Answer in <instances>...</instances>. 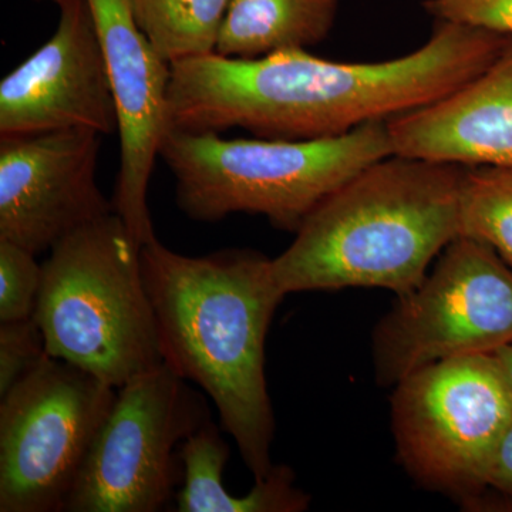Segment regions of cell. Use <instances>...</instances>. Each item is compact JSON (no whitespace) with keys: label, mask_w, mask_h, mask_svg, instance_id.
Here are the masks:
<instances>
[{"label":"cell","mask_w":512,"mask_h":512,"mask_svg":"<svg viewBox=\"0 0 512 512\" xmlns=\"http://www.w3.org/2000/svg\"><path fill=\"white\" fill-rule=\"evenodd\" d=\"M52 37L0 82V137L117 131L113 89L87 0L59 6Z\"/></svg>","instance_id":"8fae6325"},{"label":"cell","mask_w":512,"mask_h":512,"mask_svg":"<svg viewBox=\"0 0 512 512\" xmlns=\"http://www.w3.org/2000/svg\"><path fill=\"white\" fill-rule=\"evenodd\" d=\"M377 326V379L397 384L440 360L493 355L512 342V268L484 242L457 237L431 274Z\"/></svg>","instance_id":"ba28073f"},{"label":"cell","mask_w":512,"mask_h":512,"mask_svg":"<svg viewBox=\"0 0 512 512\" xmlns=\"http://www.w3.org/2000/svg\"><path fill=\"white\" fill-rule=\"evenodd\" d=\"M487 485L512 503V423L495 450Z\"/></svg>","instance_id":"44dd1931"},{"label":"cell","mask_w":512,"mask_h":512,"mask_svg":"<svg viewBox=\"0 0 512 512\" xmlns=\"http://www.w3.org/2000/svg\"><path fill=\"white\" fill-rule=\"evenodd\" d=\"M117 389L46 355L0 402V512H62Z\"/></svg>","instance_id":"52a82bcc"},{"label":"cell","mask_w":512,"mask_h":512,"mask_svg":"<svg viewBox=\"0 0 512 512\" xmlns=\"http://www.w3.org/2000/svg\"><path fill=\"white\" fill-rule=\"evenodd\" d=\"M46 355L45 336L35 316L0 322V397Z\"/></svg>","instance_id":"d6986e66"},{"label":"cell","mask_w":512,"mask_h":512,"mask_svg":"<svg viewBox=\"0 0 512 512\" xmlns=\"http://www.w3.org/2000/svg\"><path fill=\"white\" fill-rule=\"evenodd\" d=\"M221 430L208 420L181 444L183 485L175 494V511L299 512L308 508L311 497L295 487V474L286 466L272 467L248 494L228 493L222 477L229 446Z\"/></svg>","instance_id":"5bb4252c"},{"label":"cell","mask_w":512,"mask_h":512,"mask_svg":"<svg viewBox=\"0 0 512 512\" xmlns=\"http://www.w3.org/2000/svg\"><path fill=\"white\" fill-rule=\"evenodd\" d=\"M466 167L392 156L353 175L306 217L272 259L284 295L366 286L403 296L460 237Z\"/></svg>","instance_id":"3957f363"},{"label":"cell","mask_w":512,"mask_h":512,"mask_svg":"<svg viewBox=\"0 0 512 512\" xmlns=\"http://www.w3.org/2000/svg\"><path fill=\"white\" fill-rule=\"evenodd\" d=\"M508 39L436 22L423 46L384 62H333L306 50L192 57L171 64L168 128H242L268 140L342 136L443 99L483 73Z\"/></svg>","instance_id":"6da1fadb"},{"label":"cell","mask_w":512,"mask_h":512,"mask_svg":"<svg viewBox=\"0 0 512 512\" xmlns=\"http://www.w3.org/2000/svg\"><path fill=\"white\" fill-rule=\"evenodd\" d=\"M140 259L165 365L211 397L222 431L255 481L262 480L274 467L275 433L265 342L286 296L275 284L272 259L237 248L188 256L157 237L141 245Z\"/></svg>","instance_id":"7a4b0ae2"},{"label":"cell","mask_w":512,"mask_h":512,"mask_svg":"<svg viewBox=\"0 0 512 512\" xmlns=\"http://www.w3.org/2000/svg\"><path fill=\"white\" fill-rule=\"evenodd\" d=\"M211 420L202 394L170 366L148 370L117 389L67 512H158L183 481L178 444Z\"/></svg>","instance_id":"9c48e42d"},{"label":"cell","mask_w":512,"mask_h":512,"mask_svg":"<svg viewBox=\"0 0 512 512\" xmlns=\"http://www.w3.org/2000/svg\"><path fill=\"white\" fill-rule=\"evenodd\" d=\"M392 154L386 121L318 140L168 130L160 148L175 202L191 220L254 214L291 232L340 185Z\"/></svg>","instance_id":"277c9868"},{"label":"cell","mask_w":512,"mask_h":512,"mask_svg":"<svg viewBox=\"0 0 512 512\" xmlns=\"http://www.w3.org/2000/svg\"><path fill=\"white\" fill-rule=\"evenodd\" d=\"M511 423L512 394L494 355L440 360L396 384L399 456L412 476L434 490L480 497Z\"/></svg>","instance_id":"8992f818"},{"label":"cell","mask_w":512,"mask_h":512,"mask_svg":"<svg viewBox=\"0 0 512 512\" xmlns=\"http://www.w3.org/2000/svg\"><path fill=\"white\" fill-rule=\"evenodd\" d=\"M436 22L512 37V0H421Z\"/></svg>","instance_id":"ffe728a7"},{"label":"cell","mask_w":512,"mask_h":512,"mask_svg":"<svg viewBox=\"0 0 512 512\" xmlns=\"http://www.w3.org/2000/svg\"><path fill=\"white\" fill-rule=\"evenodd\" d=\"M101 134L0 137V239L35 255L113 214L97 183Z\"/></svg>","instance_id":"30bf717a"},{"label":"cell","mask_w":512,"mask_h":512,"mask_svg":"<svg viewBox=\"0 0 512 512\" xmlns=\"http://www.w3.org/2000/svg\"><path fill=\"white\" fill-rule=\"evenodd\" d=\"M386 126L394 156L512 167V37L483 73Z\"/></svg>","instance_id":"4fadbf2b"},{"label":"cell","mask_w":512,"mask_h":512,"mask_svg":"<svg viewBox=\"0 0 512 512\" xmlns=\"http://www.w3.org/2000/svg\"><path fill=\"white\" fill-rule=\"evenodd\" d=\"M231 0H131L134 18L168 64L217 49Z\"/></svg>","instance_id":"2e32d148"},{"label":"cell","mask_w":512,"mask_h":512,"mask_svg":"<svg viewBox=\"0 0 512 512\" xmlns=\"http://www.w3.org/2000/svg\"><path fill=\"white\" fill-rule=\"evenodd\" d=\"M460 237L484 242L512 268V167H466L460 195Z\"/></svg>","instance_id":"e0dca14e"},{"label":"cell","mask_w":512,"mask_h":512,"mask_svg":"<svg viewBox=\"0 0 512 512\" xmlns=\"http://www.w3.org/2000/svg\"><path fill=\"white\" fill-rule=\"evenodd\" d=\"M140 251L113 212L57 242L42 264L35 318L47 355L114 389L164 363Z\"/></svg>","instance_id":"5b68a950"},{"label":"cell","mask_w":512,"mask_h":512,"mask_svg":"<svg viewBox=\"0 0 512 512\" xmlns=\"http://www.w3.org/2000/svg\"><path fill=\"white\" fill-rule=\"evenodd\" d=\"M340 0H231L218 37V55L258 59L306 50L328 37Z\"/></svg>","instance_id":"9a60e30c"},{"label":"cell","mask_w":512,"mask_h":512,"mask_svg":"<svg viewBox=\"0 0 512 512\" xmlns=\"http://www.w3.org/2000/svg\"><path fill=\"white\" fill-rule=\"evenodd\" d=\"M42 276L33 252L0 239V322L35 316Z\"/></svg>","instance_id":"ac0fdd59"},{"label":"cell","mask_w":512,"mask_h":512,"mask_svg":"<svg viewBox=\"0 0 512 512\" xmlns=\"http://www.w3.org/2000/svg\"><path fill=\"white\" fill-rule=\"evenodd\" d=\"M113 89L120 137L114 212L138 244L156 238L148 185L168 131L171 66L134 18L131 0H87Z\"/></svg>","instance_id":"7c38bea8"},{"label":"cell","mask_w":512,"mask_h":512,"mask_svg":"<svg viewBox=\"0 0 512 512\" xmlns=\"http://www.w3.org/2000/svg\"><path fill=\"white\" fill-rule=\"evenodd\" d=\"M493 355L495 360H497L498 366H500L501 372H503L505 382L510 387L512 394V342L498 349Z\"/></svg>","instance_id":"7402d4cb"},{"label":"cell","mask_w":512,"mask_h":512,"mask_svg":"<svg viewBox=\"0 0 512 512\" xmlns=\"http://www.w3.org/2000/svg\"><path fill=\"white\" fill-rule=\"evenodd\" d=\"M36 2H52L55 3L57 8H59V6H62L64 2H67V0H36Z\"/></svg>","instance_id":"603a6c76"}]
</instances>
